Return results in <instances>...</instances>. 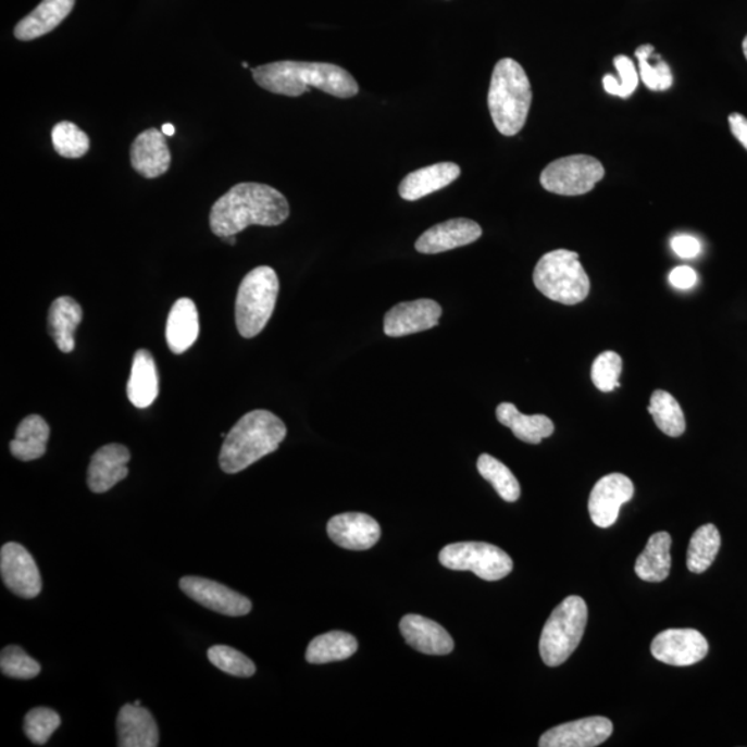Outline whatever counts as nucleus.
I'll return each instance as SVG.
<instances>
[{"label":"nucleus","instance_id":"42","mask_svg":"<svg viewBox=\"0 0 747 747\" xmlns=\"http://www.w3.org/2000/svg\"><path fill=\"white\" fill-rule=\"evenodd\" d=\"M670 283L672 286L678 289H689L693 288L698 282V274L689 266H678L675 267L672 273H670Z\"/></svg>","mask_w":747,"mask_h":747},{"label":"nucleus","instance_id":"10","mask_svg":"<svg viewBox=\"0 0 747 747\" xmlns=\"http://www.w3.org/2000/svg\"><path fill=\"white\" fill-rule=\"evenodd\" d=\"M650 652L659 662L684 668L708 657L709 643L698 630L669 628L653 638Z\"/></svg>","mask_w":747,"mask_h":747},{"label":"nucleus","instance_id":"31","mask_svg":"<svg viewBox=\"0 0 747 747\" xmlns=\"http://www.w3.org/2000/svg\"><path fill=\"white\" fill-rule=\"evenodd\" d=\"M721 548L719 528L711 523L700 526L690 538L687 556L689 572L700 574L713 565Z\"/></svg>","mask_w":747,"mask_h":747},{"label":"nucleus","instance_id":"46","mask_svg":"<svg viewBox=\"0 0 747 747\" xmlns=\"http://www.w3.org/2000/svg\"><path fill=\"white\" fill-rule=\"evenodd\" d=\"M742 48H744L745 58L747 60V35H746V38L744 39V45H742Z\"/></svg>","mask_w":747,"mask_h":747},{"label":"nucleus","instance_id":"25","mask_svg":"<svg viewBox=\"0 0 747 747\" xmlns=\"http://www.w3.org/2000/svg\"><path fill=\"white\" fill-rule=\"evenodd\" d=\"M200 323L196 303L189 298H182L172 307L166 323V343L172 352L185 353L195 345Z\"/></svg>","mask_w":747,"mask_h":747},{"label":"nucleus","instance_id":"6","mask_svg":"<svg viewBox=\"0 0 747 747\" xmlns=\"http://www.w3.org/2000/svg\"><path fill=\"white\" fill-rule=\"evenodd\" d=\"M587 619V603L582 597L563 599L544 624L540 637L543 662L550 668L565 663L582 642Z\"/></svg>","mask_w":747,"mask_h":747},{"label":"nucleus","instance_id":"1","mask_svg":"<svg viewBox=\"0 0 747 747\" xmlns=\"http://www.w3.org/2000/svg\"><path fill=\"white\" fill-rule=\"evenodd\" d=\"M289 216L287 198L262 183H238L213 204L210 225L213 235L237 236L252 225L278 226Z\"/></svg>","mask_w":747,"mask_h":747},{"label":"nucleus","instance_id":"15","mask_svg":"<svg viewBox=\"0 0 747 747\" xmlns=\"http://www.w3.org/2000/svg\"><path fill=\"white\" fill-rule=\"evenodd\" d=\"M613 733V724L607 718H587L548 730L538 742L540 747H596Z\"/></svg>","mask_w":747,"mask_h":747},{"label":"nucleus","instance_id":"7","mask_svg":"<svg viewBox=\"0 0 747 747\" xmlns=\"http://www.w3.org/2000/svg\"><path fill=\"white\" fill-rule=\"evenodd\" d=\"M279 283L276 272L259 266L244 277L237 292L236 324L244 338L263 332L276 307Z\"/></svg>","mask_w":747,"mask_h":747},{"label":"nucleus","instance_id":"39","mask_svg":"<svg viewBox=\"0 0 747 747\" xmlns=\"http://www.w3.org/2000/svg\"><path fill=\"white\" fill-rule=\"evenodd\" d=\"M622 358L617 352L612 350H607L598 356L594 360L592 369V379L593 384L597 386V389L601 393L608 394L617 389L619 384L620 374H622Z\"/></svg>","mask_w":747,"mask_h":747},{"label":"nucleus","instance_id":"16","mask_svg":"<svg viewBox=\"0 0 747 747\" xmlns=\"http://www.w3.org/2000/svg\"><path fill=\"white\" fill-rule=\"evenodd\" d=\"M329 538L337 546L352 551H365L373 548L381 538L378 522L360 512H347L335 515L327 523Z\"/></svg>","mask_w":747,"mask_h":747},{"label":"nucleus","instance_id":"41","mask_svg":"<svg viewBox=\"0 0 747 747\" xmlns=\"http://www.w3.org/2000/svg\"><path fill=\"white\" fill-rule=\"evenodd\" d=\"M672 248L680 258L690 259L698 257L702 247L693 236H677L672 240Z\"/></svg>","mask_w":747,"mask_h":747},{"label":"nucleus","instance_id":"47","mask_svg":"<svg viewBox=\"0 0 747 747\" xmlns=\"http://www.w3.org/2000/svg\"><path fill=\"white\" fill-rule=\"evenodd\" d=\"M242 67H244V69H248V67H249V65H248V63H246V61H244Z\"/></svg>","mask_w":747,"mask_h":747},{"label":"nucleus","instance_id":"2","mask_svg":"<svg viewBox=\"0 0 747 747\" xmlns=\"http://www.w3.org/2000/svg\"><path fill=\"white\" fill-rule=\"evenodd\" d=\"M252 76L262 89L272 94L299 98L310 88L339 99H350L359 94V85L350 73L339 65L308 63V61H276L252 69Z\"/></svg>","mask_w":747,"mask_h":747},{"label":"nucleus","instance_id":"5","mask_svg":"<svg viewBox=\"0 0 747 747\" xmlns=\"http://www.w3.org/2000/svg\"><path fill=\"white\" fill-rule=\"evenodd\" d=\"M533 283L544 297L559 303L577 304L589 294V278L578 253L556 249L541 257L533 272Z\"/></svg>","mask_w":747,"mask_h":747},{"label":"nucleus","instance_id":"26","mask_svg":"<svg viewBox=\"0 0 747 747\" xmlns=\"http://www.w3.org/2000/svg\"><path fill=\"white\" fill-rule=\"evenodd\" d=\"M497 420L508 426L518 439L525 444L538 445L543 439L550 438L556 426L547 415H525L512 403H501L496 409Z\"/></svg>","mask_w":747,"mask_h":747},{"label":"nucleus","instance_id":"3","mask_svg":"<svg viewBox=\"0 0 747 747\" xmlns=\"http://www.w3.org/2000/svg\"><path fill=\"white\" fill-rule=\"evenodd\" d=\"M287 428L267 410H253L238 421L223 441L220 464L226 474H238L273 453L286 439Z\"/></svg>","mask_w":747,"mask_h":747},{"label":"nucleus","instance_id":"37","mask_svg":"<svg viewBox=\"0 0 747 747\" xmlns=\"http://www.w3.org/2000/svg\"><path fill=\"white\" fill-rule=\"evenodd\" d=\"M61 725L58 711L48 708H35L28 711L24 721V733L34 745L42 746Z\"/></svg>","mask_w":747,"mask_h":747},{"label":"nucleus","instance_id":"32","mask_svg":"<svg viewBox=\"0 0 747 747\" xmlns=\"http://www.w3.org/2000/svg\"><path fill=\"white\" fill-rule=\"evenodd\" d=\"M648 410L655 424L664 435L678 438L687 428L683 409L674 396L665 393V390H655L650 396Z\"/></svg>","mask_w":747,"mask_h":747},{"label":"nucleus","instance_id":"34","mask_svg":"<svg viewBox=\"0 0 747 747\" xmlns=\"http://www.w3.org/2000/svg\"><path fill=\"white\" fill-rule=\"evenodd\" d=\"M52 144L55 152L64 159L76 160L88 154L89 136L73 122L61 121L52 130Z\"/></svg>","mask_w":747,"mask_h":747},{"label":"nucleus","instance_id":"28","mask_svg":"<svg viewBox=\"0 0 747 747\" xmlns=\"http://www.w3.org/2000/svg\"><path fill=\"white\" fill-rule=\"evenodd\" d=\"M83 319V308L71 297H60L50 307L49 334L52 335L61 352H73L75 348L74 335Z\"/></svg>","mask_w":747,"mask_h":747},{"label":"nucleus","instance_id":"14","mask_svg":"<svg viewBox=\"0 0 747 747\" xmlns=\"http://www.w3.org/2000/svg\"><path fill=\"white\" fill-rule=\"evenodd\" d=\"M441 307L432 299L395 304L384 319V332L388 337L399 338L406 335L426 332L439 324Z\"/></svg>","mask_w":747,"mask_h":747},{"label":"nucleus","instance_id":"43","mask_svg":"<svg viewBox=\"0 0 747 747\" xmlns=\"http://www.w3.org/2000/svg\"><path fill=\"white\" fill-rule=\"evenodd\" d=\"M730 128L742 146L747 150V119L745 115L734 113L729 116Z\"/></svg>","mask_w":747,"mask_h":747},{"label":"nucleus","instance_id":"29","mask_svg":"<svg viewBox=\"0 0 747 747\" xmlns=\"http://www.w3.org/2000/svg\"><path fill=\"white\" fill-rule=\"evenodd\" d=\"M50 428L40 415H28L15 429V438L10 441V451L20 461H34L46 453Z\"/></svg>","mask_w":747,"mask_h":747},{"label":"nucleus","instance_id":"33","mask_svg":"<svg viewBox=\"0 0 747 747\" xmlns=\"http://www.w3.org/2000/svg\"><path fill=\"white\" fill-rule=\"evenodd\" d=\"M477 471L484 480L490 482L498 496L508 502H515L521 497V486L515 475L507 465L490 455H482L477 459Z\"/></svg>","mask_w":747,"mask_h":747},{"label":"nucleus","instance_id":"17","mask_svg":"<svg viewBox=\"0 0 747 747\" xmlns=\"http://www.w3.org/2000/svg\"><path fill=\"white\" fill-rule=\"evenodd\" d=\"M482 227L476 222L457 217L428 228L419 240L415 249L421 253H441L451 249L470 246L480 240Z\"/></svg>","mask_w":747,"mask_h":747},{"label":"nucleus","instance_id":"40","mask_svg":"<svg viewBox=\"0 0 747 747\" xmlns=\"http://www.w3.org/2000/svg\"><path fill=\"white\" fill-rule=\"evenodd\" d=\"M614 67H617L620 75V83L613 75H605L603 89L609 95L628 99L639 84V76L634 67L633 60L628 59L627 55H618V58H614Z\"/></svg>","mask_w":747,"mask_h":747},{"label":"nucleus","instance_id":"20","mask_svg":"<svg viewBox=\"0 0 747 747\" xmlns=\"http://www.w3.org/2000/svg\"><path fill=\"white\" fill-rule=\"evenodd\" d=\"M399 627L406 643L421 653L449 655L453 652V638L434 620L420 617V614H408L400 620Z\"/></svg>","mask_w":747,"mask_h":747},{"label":"nucleus","instance_id":"48","mask_svg":"<svg viewBox=\"0 0 747 747\" xmlns=\"http://www.w3.org/2000/svg\"><path fill=\"white\" fill-rule=\"evenodd\" d=\"M135 705H136V706H141L140 700H136Z\"/></svg>","mask_w":747,"mask_h":747},{"label":"nucleus","instance_id":"30","mask_svg":"<svg viewBox=\"0 0 747 747\" xmlns=\"http://www.w3.org/2000/svg\"><path fill=\"white\" fill-rule=\"evenodd\" d=\"M358 639L348 633L332 632L314 638L307 649V660L312 664L340 662L353 657Z\"/></svg>","mask_w":747,"mask_h":747},{"label":"nucleus","instance_id":"27","mask_svg":"<svg viewBox=\"0 0 747 747\" xmlns=\"http://www.w3.org/2000/svg\"><path fill=\"white\" fill-rule=\"evenodd\" d=\"M672 536L668 532H658L649 537L647 547L635 562V573L644 582L660 583L669 577L672 569Z\"/></svg>","mask_w":747,"mask_h":747},{"label":"nucleus","instance_id":"4","mask_svg":"<svg viewBox=\"0 0 747 747\" xmlns=\"http://www.w3.org/2000/svg\"><path fill=\"white\" fill-rule=\"evenodd\" d=\"M487 104L498 132L505 136L520 134L532 104V86L518 61L502 59L493 70Z\"/></svg>","mask_w":747,"mask_h":747},{"label":"nucleus","instance_id":"24","mask_svg":"<svg viewBox=\"0 0 747 747\" xmlns=\"http://www.w3.org/2000/svg\"><path fill=\"white\" fill-rule=\"evenodd\" d=\"M128 398L135 408H150L160 393L159 371L149 350H137L128 381Z\"/></svg>","mask_w":747,"mask_h":747},{"label":"nucleus","instance_id":"11","mask_svg":"<svg viewBox=\"0 0 747 747\" xmlns=\"http://www.w3.org/2000/svg\"><path fill=\"white\" fill-rule=\"evenodd\" d=\"M0 574L4 586L15 596L33 599L42 592L37 562L22 544H4L0 550Z\"/></svg>","mask_w":747,"mask_h":747},{"label":"nucleus","instance_id":"45","mask_svg":"<svg viewBox=\"0 0 747 747\" xmlns=\"http://www.w3.org/2000/svg\"><path fill=\"white\" fill-rule=\"evenodd\" d=\"M223 241L231 244V246H236V236L222 238Z\"/></svg>","mask_w":747,"mask_h":747},{"label":"nucleus","instance_id":"12","mask_svg":"<svg viewBox=\"0 0 747 747\" xmlns=\"http://www.w3.org/2000/svg\"><path fill=\"white\" fill-rule=\"evenodd\" d=\"M179 586L192 601L213 612L233 618L246 617L251 612L252 602L247 597L210 578L186 576L180 578Z\"/></svg>","mask_w":747,"mask_h":747},{"label":"nucleus","instance_id":"18","mask_svg":"<svg viewBox=\"0 0 747 747\" xmlns=\"http://www.w3.org/2000/svg\"><path fill=\"white\" fill-rule=\"evenodd\" d=\"M171 151L162 130L150 128L141 132L130 146V164L137 174L155 179L170 170Z\"/></svg>","mask_w":747,"mask_h":747},{"label":"nucleus","instance_id":"23","mask_svg":"<svg viewBox=\"0 0 747 747\" xmlns=\"http://www.w3.org/2000/svg\"><path fill=\"white\" fill-rule=\"evenodd\" d=\"M74 7L75 0H42L34 12L15 25L14 37L28 42L52 33L69 17Z\"/></svg>","mask_w":747,"mask_h":747},{"label":"nucleus","instance_id":"38","mask_svg":"<svg viewBox=\"0 0 747 747\" xmlns=\"http://www.w3.org/2000/svg\"><path fill=\"white\" fill-rule=\"evenodd\" d=\"M0 670L8 677L17 680H30L39 675L40 664L37 660L28 657L24 650L15 645L3 648L0 655Z\"/></svg>","mask_w":747,"mask_h":747},{"label":"nucleus","instance_id":"9","mask_svg":"<svg viewBox=\"0 0 747 747\" xmlns=\"http://www.w3.org/2000/svg\"><path fill=\"white\" fill-rule=\"evenodd\" d=\"M605 176V167L594 157L578 154L552 161L541 172L544 189L558 196H583L592 191Z\"/></svg>","mask_w":747,"mask_h":747},{"label":"nucleus","instance_id":"35","mask_svg":"<svg viewBox=\"0 0 747 747\" xmlns=\"http://www.w3.org/2000/svg\"><path fill=\"white\" fill-rule=\"evenodd\" d=\"M652 45H643L635 50V58L639 61V70H642V79L648 89L655 91H664L672 88L674 78L672 70L665 61L658 59V64L649 63L650 55L653 54Z\"/></svg>","mask_w":747,"mask_h":747},{"label":"nucleus","instance_id":"44","mask_svg":"<svg viewBox=\"0 0 747 747\" xmlns=\"http://www.w3.org/2000/svg\"><path fill=\"white\" fill-rule=\"evenodd\" d=\"M162 134H164L166 137H171L175 135V126L172 124H164L162 125Z\"/></svg>","mask_w":747,"mask_h":747},{"label":"nucleus","instance_id":"8","mask_svg":"<svg viewBox=\"0 0 747 747\" xmlns=\"http://www.w3.org/2000/svg\"><path fill=\"white\" fill-rule=\"evenodd\" d=\"M439 561L451 571H469L486 582L501 581L513 569L512 559L506 551L480 541L449 544L439 552Z\"/></svg>","mask_w":747,"mask_h":747},{"label":"nucleus","instance_id":"22","mask_svg":"<svg viewBox=\"0 0 747 747\" xmlns=\"http://www.w3.org/2000/svg\"><path fill=\"white\" fill-rule=\"evenodd\" d=\"M460 175L461 167L455 162H440V164L421 167L401 180L399 195L406 201L421 200L432 192L450 186L459 179Z\"/></svg>","mask_w":747,"mask_h":747},{"label":"nucleus","instance_id":"21","mask_svg":"<svg viewBox=\"0 0 747 747\" xmlns=\"http://www.w3.org/2000/svg\"><path fill=\"white\" fill-rule=\"evenodd\" d=\"M119 746L155 747L160 745L159 726L144 706L135 704L122 706L116 718Z\"/></svg>","mask_w":747,"mask_h":747},{"label":"nucleus","instance_id":"36","mask_svg":"<svg viewBox=\"0 0 747 747\" xmlns=\"http://www.w3.org/2000/svg\"><path fill=\"white\" fill-rule=\"evenodd\" d=\"M208 659L215 668L235 675V677H252L257 672L256 664L251 659L247 658L240 650L227 647V645H215V647L208 649Z\"/></svg>","mask_w":747,"mask_h":747},{"label":"nucleus","instance_id":"13","mask_svg":"<svg viewBox=\"0 0 747 747\" xmlns=\"http://www.w3.org/2000/svg\"><path fill=\"white\" fill-rule=\"evenodd\" d=\"M634 485L623 474H611L601 477L594 486L588 500V512L594 525L608 528L617 523L620 508L632 500Z\"/></svg>","mask_w":747,"mask_h":747},{"label":"nucleus","instance_id":"19","mask_svg":"<svg viewBox=\"0 0 747 747\" xmlns=\"http://www.w3.org/2000/svg\"><path fill=\"white\" fill-rule=\"evenodd\" d=\"M129 450L125 446L111 444L101 447L91 457L88 470V486L94 493L109 491L129 474Z\"/></svg>","mask_w":747,"mask_h":747}]
</instances>
